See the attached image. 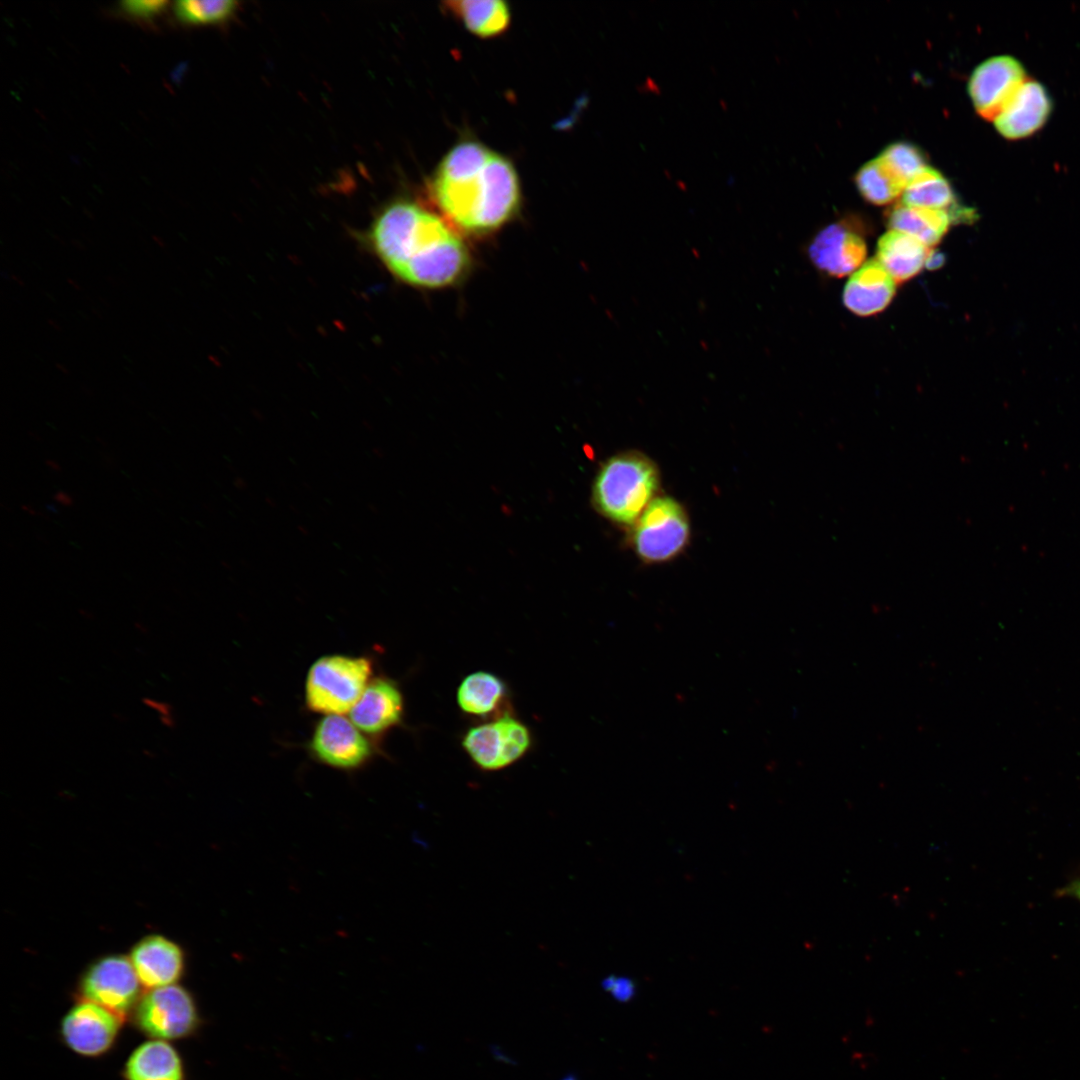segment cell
Segmentation results:
<instances>
[{
	"label": "cell",
	"mask_w": 1080,
	"mask_h": 1080,
	"mask_svg": "<svg viewBox=\"0 0 1080 1080\" xmlns=\"http://www.w3.org/2000/svg\"><path fill=\"white\" fill-rule=\"evenodd\" d=\"M902 203L908 206L945 211L950 222H974L973 208L958 202L947 179L932 167H925L904 188Z\"/></svg>",
	"instance_id": "17"
},
{
	"label": "cell",
	"mask_w": 1080,
	"mask_h": 1080,
	"mask_svg": "<svg viewBox=\"0 0 1080 1080\" xmlns=\"http://www.w3.org/2000/svg\"><path fill=\"white\" fill-rule=\"evenodd\" d=\"M119 1027L118 1015L87 1001L74 1006L66 1014L61 1030L72 1050L84 1056H97L111 1047Z\"/></svg>",
	"instance_id": "12"
},
{
	"label": "cell",
	"mask_w": 1080,
	"mask_h": 1080,
	"mask_svg": "<svg viewBox=\"0 0 1080 1080\" xmlns=\"http://www.w3.org/2000/svg\"><path fill=\"white\" fill-rule=\"evenodd\" d=\"M462 745L480 769L497 771L514 764L528 752L531 734L522 721L503 712L492 721L468 729Z\"/></svg>",
	"instance_id": "6"
},
{
	"label": "cell",
	"mask_w": 1080,
	"mask_h": 1080,
	"mask_svg": "<svg viewBox=\"0 0 1080 1080\" xmlns=\"http://www.w3.org/2000/svg\"><path fill=\"white\" fill-rule=\"evenodd\" d=\"M180 1057L173 1047L163 1040H152L140 1045L126 1064L127 1080H182Z\"/></svg>",
	"instance_id": "19"
},
{
	"label": "cell",
	"mask_w": 1080,
	"mask_h": 1080,
	"mask_svg": "<svg viewBox=\"0 0 1080 1080\" xmlns=\"http://www.w3.org/2000/svg\"><path fill=\"white\" fill-rule=\"evenodd\" d=\"M604 986L612 991L616 999L627 1000L631 997L633 988L631 982L625 979L608 978Z\"/></svg>",
	"instance_id": "27"
},
{
	"label": "cell",
	"mask_w": 1080,
	"mask_h": 1080,
	"mask_svg": "<svg viewBox=\"0 0 1080 1080\" xmlns=\"http://www.w3.org/2000/svg\"><path fill=\"white\" fill-rule=\"evenodd\" d=\"M238 3L233 0H182L175 3L177 18L186 24H210L231 17Z\"/></svg>",
	"instance_id": "24"
},
{
	"label": "cell",
	"mask_w": 1080,
	"mask_h": 1080,
	"mask_svg": "<svg viewBox=\"0 0 1080 1080\" xmlns=\"http://www.w3.org/2000/svg\"><path fill=\"white\" fill-rule=\"evenodd\" d=\"M167 4L161 0L125 1L121 3V9L130 16L151 19L160 14Z\"/></svg>",
	"instance_id": "26"
},
{
	"label": "cell",
	"mask_w": 1080,
	"mask_h": 1080,
	"mask_svg": "<svg viewBox=\"0 0 1080 1080\" xmlns=\"http://www.w3.org/2000/svg\"><path fill=\"white\" fill-rule=\"evenodd\" d=\"M135 1018L147 1035L170 1040L191 1033L197 1024V1011L190 994L172 984L147 992L137 1005Z\"/></svg>",
	"instance_id": "7"
},
{
	"label": "cell",
	"mask_w": 1080,
	"mask_h": 1080,
	"mask_svg": "<svg viewBox=\"0 0 1080 1080\" xmlns=\"http://www.w3.org/2000/svg\"><path fill=\"white\" fill-rule=\"evenodd\" d=\"M688 514L676 499L656 497L632 525L630 543L640 560L658 564L676 558L688 545Z\"/></svg>",
	"instance_id": "5"
},
{
	"label": "cell",
	"mask_w": 1080,
	"mask_h": 1080,
	"mask_svg": "<svg viewBox=\"0 0 1080 1080\" xmlns=\"http://www.w3.org/2000/svg\"><path fill=\"white\" fill-rule=\"evenodd\" d=\"M507 696L504 681L497 675L476 671L467 675L457 689V704L466 714L486 718L496 715Z\"/></svg>",
	"instance_id": "20"
},
{
	"label": "cell",
	"mask_w": 1080,
	"mask_h": 1080,
	"mask_svg": "<svg viewBox=\"0 0 1080 1080\" xmlns=\"http://www.w3.org/2000/svg\"><path fill=\"white\" fill-rule=\"evenodd\" d=\"M371 674L372 663L367 657L323 656L308 671L306 705L327 715L349 712L370 682Z\"/></svg>",
	"instance_id": "4"
},
{
	"label": "cell",
	"mask_w": 1080,
	"mask_h": 1080,
	"mask_svg": "<svg viewBox=\"0 0 1080 1080\" xmlns=\"http://www.w3.org/2000/svg\"><path fill=\"white\" fill-rule=\"evenodd\" d=\"M1028 79L1021 61L1010 55L993 56L972 72L968 92L976 112L986 120H994Z\"/></svg>",
	"instance_id": "8"
},
{
	"label": "cell",
	"mask_w": 1080,
	"mask_h": 1080,
	"mask_svg": "<svg viewBox=\"0 0 1080 1080\" xmlns=\"http://www.w3.org/2000/svg\"><path fill=\"white\" fill-rule=\"evenodd\" d=\"M895 281L877 261L863 263L849 278L843 302L853 313L869 316L881 312L895 295Z\"/></svg>",
	"instance_id": "16"
},
{
	"label": "cell",
	"mask_w": 1080,
	"mask_h": 1080,
	"mask_svg": "<svg viewBox=\"0 0 1080 1080\" xmlns=\"http://www.w3.org/2000/svg\"><path fill=\"white\" fill-rule=\"evenodd\" d=\"M430 193L447 222L472 235L500 229L515 216L521 200L513 164L474 141L455 145L443 157Z\"/></svg>",
	"instance_id": "1"
},
{
	"label": "cell",
	"mask_w": 1080,
	"mask_h": 1080,
	"mask_svg": "<svg viewBox=\"0 0 1080 1080\" xmlns=\"http://www.w3.org/2000/svg\"><path fill=\"white\" fill-rule=\"evenodd\" d=\"M310 749L320 762L337 769L353 770L371 757L372 748L361 731L343 715L330 714L316 725Z\"/></svg>",
	"instance_id": "10"
},
{
	"label": "cell",
	"mask_w": 1080,
	"mask_h": 1080,
	"mask_svg": "<svg viewBox=\"0 0 1080 1080\" xmlns=\"http://www.w3.org/2000/svg\"><path fill=\"white\" fill-rule=\"evenodd\" d=\"M140 984L131 961L121 955H111L98 960L87 970L81 981V992L87 1001L119 1016L135 1005Z\"/></svg>",
	"instance_id": "9"
},
{
	"label": "cell",
	"mask_w": 1080,
	"mask_h": 1080,
	"mask_svg": "<svg viewBox=\"0 0 1080 1080\" xmlns=\"http://www.w3.org/2000/svg\"><path fill=\"white\" fill-rule=\"evenodd\" d=\"M46 463L53 470H59V466L57 465V463L53 462L52 460H48L46 461Z\"/></svg>",
	"instance_id": "31"
},
{
	"label": "cell",
	"mask_w": 1080,
	"mask_h": 1080,
	"mask_svg": "<svg viewBox=\"0 0 1080 1080\" xmlns=\"http://www.w3.org/2000/svg\"><path fill=\"white\" fill-rule=\"evenodd\" d=\"M943 262H944V257H943V255L941 253H939L937 251L930 250V252L928 254V257L926 259L925 266L930 270H934V269L939 268L943 264Z\"/></svg>",
	"instance_id": "29"
},
{
	"label": "cell",
	"mask_w": 1080,
	"mask_h": 1080,
	"mask_svg": "<svg viewBox=\"0 0 1080 1080\" xmlns=\"http://www.w3.org/2000/svg\"><path fill=\"white\" fill-rule=\"evenodd\" d=\"M563 1080H575V1078H573V1077L569 1076V1077H567V1078H565V1079H563Z\"/></svg>",
	"instance_id": "32"
},
{
	"label": "cell",
	"mask_w": 1080,
	"mask_h": 1080,
	"mask_svg": "<svg viewBox=\"0 0 1080 1080\" xmlns=\"http://www.w3.org/2000/svg\"><path fill=\"white\" fill-rule=\"evenodd\" d=\"M929 252L930 248L914 237L890 230L878 241L876 259L895 282H903L921 271Z\"/></svg>",
	"instance_id": "18"
},
{
	"label": "cell",
	"mask_w": 1080,
	"mask_h": 1080,
	"mask_svg": "<svg viewBox=\"0 0 1080 1080\" xmlns=\"http://www.w3.org/2000/svg\"><path fill=\"white\" fill-rule=\"evenodd\" d=\"M878 157L905 184V187L927 167L925 156L921 150L908 142L902 141L890 144Z\"/></svg>",
	"instance_id": "25"
},
{
	"label": "cell",
	"mask_w": 1080,
	"mask_h": 1080,
	"mask_svg": "<svg viewBox=\"0 0 1080 1080\" xmlns=\"http://www.w3.org/2000/svg\"><path fill=\"white\" fill-rule=\"evenodd\" d=\"M54 499L57 502H59L60 504L65 505V506H71L73 504L72 497L70 495H68L66 492H63V491H58L54 495Z\"/></svg>",
	"instance_id": "30"
},
{
	"label": "cell",
	"mask_w": 1080,
	"mask_h": 1080,
	"mask_svg": "<svg viewBox=\"0 0 1080 1080\" xmlns=\"http://www.w3.org/2000/svg\"><path fill=\"white\" fill-rule=\"evenodd\" d=\"M403 711L399 686L391 679L378 677L367 684L349 717L360 731L380 735L401 723Z\"/></svg>",
	"instance_id": "14"
},
{
	"label": "cell",
	"mask_w": 1080,
	"mask_h": 1080,
	"mask_svg": "<svg viewBox=\"0 0 1080 1080\" xmlns=\"http://www.w3.org/2000/svg\"><path fill=\"white\" fill-rule=\"evenodd\" d=\"M887 223L891 230L912 236L930 248L942 239L951 222L945 211L908 206L901 202L889 210Z\"/></svg>",
	"instance_id": "22"
},
{
	"label": "cell",
	"mask_w": 1080,
	"mask_h": 1080,
	"mask_svg": "<svg viewBox=\"0 0 1080 1080\" xmlns=\"http://www.w3.org/2000/svg\"><path fill=\"white\" fill-rule=\"evenodd\" d=\"M866 252L861 235L843 223H833L822 229L807 248L810 261L834 277L856 271L863 264Z\"/></svg>",
	"instance_id": "13"
},
{
	"label": "cell",
	"mask_w": 1080,
	"mask_h": 1080,
	"mask_svg": "<svg viewBox=\"0 0 1080 1080\" xmlns=\"http://www.w3.org/2000/svg\"><path fill=\"white\" fill-rule=\"evenodd\" d=\"M1057 896L1072 897L1080 901V878H1076L1057 891Z\"/></svg>",
	"instance_id": "28"
},
{
	"label": "cell",
	"mask_w": 1080,
	"mask_h": 1080,
	"mask_svg": "<svg viewBox=\"0 0 1080 1080\" xmlns=\"http://www.w3.org/2000/svg\"><path fill=\"white\" fill-rule=\"evenodd\" d=\"M372 245L400 280L421 288H443L460 280L470 254L443 218L410 201H396L376 218Z\"/></svg>",
	"instance_id": "2"
},
{
	"label": "cell",
	"mask_w": 1080,
	"mask_h": 1080,
	"mask_svg": "<svg viewBox=\"0 0 1080 1080\" xmlns=\"http://www.w3.org/2000/svg\"><path fill=\"white\" fill-rule=\"evenodd\" d=\"M855 182L864 199L875 205L893 202L905 188V184L879 157L868 161L858 170Z\"/></svg>",
	"instance_id": "23"
},
{
	"label": "cell",
	"mask_w": 1080,
	"mask_h": 1080,
	"mask_svg": "<svg viewBox=\"0 0 1080 1080\" xmlns=\"http://www.w3.org/2000/svg\"><path fill=\"white\" fill-rule=\"evenodd\" d=\"M1053 110L1047 88L1028 78L993 120L998 133L1008 140H1021L1045 126Z\"/></svg>",
	"instance_id": "11"
},
{
	"label": "cell",
	"mask_w": 1080,
	"mask_h": 1080,
	"mask_svg": "<svg viewBox=\"0 0 1080 1080\" xmlns=\"http://www.w3.org/2000/svg\"><path fill=\"white\" fill-rule=\"evenodd\" d=\"M659 487L655 462L638 451H625L601 464L592 485V503L606 519L632 526L657 497Z\"/></svg>",
	"instance_id": "3"
},
{
	"label": "cell",
	"mask_w": 1080,
	"mask_h": 1080,
	"mask_svg": "<svg viewBox=\"0 0 1080 1080\" xmlns=\"http://www.w3.org/2000/svg\"><path fill=\"white\" fill-rule=\"evenodd\" d=\"M130 961L140 983L150 989L172 985L183 971V953L169 939L152 935L139 941L131 951Z\"/></svg>",
	"instance_id": "15"
},
{
	"label": "cell",
	"mask_w": 1080,
	"mask_h": 1080,
	"mask_svg": "<svg viewBox=\"0 0 1080 1080\" xmlns=\"http://www.w3.org/2000/svg\"><path fill=\"white\" fill-rule=\"evenodd\" d=\"M444 4L470 32L482 38L497 36L510 24V9L501 0H454Z\"/></svg>",
	"instance_id": "21"
}]
</instances>
